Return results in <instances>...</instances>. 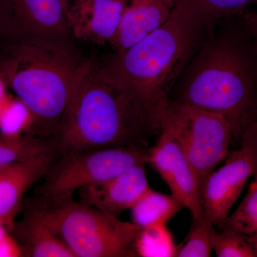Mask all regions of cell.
I'll list each match as a JSON object with an SVG mask.
<instances>
[{
	"label": "cell",
	"mask_w": 257,
	"mask_h": 257,
	"mask_svg": "<svg viewBox=\"0 0 257 257\" xmlns=\"http://www.w3.org/2000/svg\"><path fill=\"white\" fill-rule=\"evenodd\" d=\"M170 102L222 115L236 140L257 119V49L241 15L206 37L172 89Z\"/></svg>",
	"instance_id": "6da1fadb"
},
{
	"label": "cell",
	"mask_w": 257,
	"mask_h": 257,
	"mask_svg": "<svg viewBox=\"0 0 257 257\" xmlns=\"http://www.w3.org/2000/svg\"><path fill=\"white\" fill-rule=\"evenodd\" d=\"M162 122L133 93L109 77L96 57L74 89L51 138L59 156L116 148H148Z\"/></svg>",
	"instance_id": "7a4b0ae2"
},
{
	"label": "cell",
	"mask_w": 257,
	"mask_h": 257,
	"mask_svg": "<svg viewBox=\"0 0 257 257\" xmlns=\"http://www.w3.org/2000/svg\"><path fill=\"white\" fill-rule=\"evenodd\" d=\"M79 45L0 43V75L30 109L28 134L55 135L74 89L94 60Z\"/></svg>",
	"instance_id": "3957f363"
},
{
	"label": "cell",
	"mask_w": 257,
	"mask_h": 257,
	"mask_svg": "<svg viewBox=\"0 0 257 257\" xmlns=\"http://www.w3.org/2000/svg\"><path fill=\"white\" fill-rule=\"evenodd\" d=\"M209 32L174 10L156 31L123 52L96 59L101 68L138 96L163 121L170 106V94L189 61Z\"/></svg>",
	"instance_id": "277c9868"
},
{
	"label": "cell",
	"mask_w": 257,
	"mask_h": 257,
	"mask_svg": "<svg viewBox=\"0 0 257 257\" xmlns=\"http://www.w3.org/2000/svg\"><path fill=\"white\" fill-rule=\"evenodd\" d=\"M23 209L47 224L75 257H136L141 228L83 204L73 194L55 198L35 196Z\"/></svg>",
	"instance_id": "5b68a950"
},
{
	"label": "cell",
	"mask_w": 257,
	"mask_h": 257,
	"mask_svg": "<svg viewBox=\"0 0 257 257\" xmlns=\"http://www.w3.org/2000/svg\"><path fill=\"white\" fill-rule=\"evenodd\" d=\"M182 147L202 185L228 156L233 130L224 116L186 104L171 103L162 121Z\"/></svg>",
	"instance_id": "8992f818"
},
{
	"label": "cell",
	"mask_w": 257,
	"mask_h": 257,
	"mask_svg": "<svg viewBox=\"0 0 257 257\" xmlns=\"http://www.w3.org/2000/svg\"><path fill=\"white\" fill-rule=\"evenodd\" d=\"M145 147H116L60 155L35 189V196L62 197L116 177L137 165H146Z\"/></svg>",
	"instance_id": "52a82bcc"
},
{
	"label": "cell",
	"mask_w": 257,
	"mask_h": 257,
	"mask_svg": "<svg viewBox=\"0 0 257 257\" xmlns=\"http://www.w3.org/2000/svg\"><path fill=\"white\" fill-rule=\"evenodd\" d=\"M38 42L79 45L61 0H0V43Z\"/></svg>",
	"instance_id": "ba28073f"
},
{
	"label": "cell",
	"mask_w": 257,
	"mask_h": 257,
	"mask_svg": "<svg viewBox=\"0 0 257 257\" xmlns=\"http://www.w3.org/2000/svg\"><path fill=\"white\" fill-rule=\"evenodd\" d=\"M168 185L172 195L190 211L192 218L203 216L197 176L175 139L162 128L155 145L150 147L148 161Z\"/></svg>",
	"instance_id": "9c48e42d"
},
{
	"label": "cell",
	"mask_w": 257,
	"mask_h": 257,
	"mask_svg": "<svg viewBox=\"0 0 257 257\" xmlns=\"http://www.w3.org/2000/svg\"><path fill=\"white\" fill-rule=\"evenodd\" d=\"M64 19L74 41L111 47L126 0H61Z\"/></svg>",
	"instance_id": "30bf717a"
},
{
	"label": "cell",
	"mask_w": 257,
	"mask_h": 257,
	"mask_svg": "<svg viewBox=\"0 0 257 257\" xmlns=\"http://www.w3.org/2000/svg\"><path fill=\"white\" fill-rule=\"evenodd\" d=\"M253 173L254 167L244 150L229 153L224 165L213 171L199 187L203 215L214 226L224 220Z\"/></svg>",
	"instance_id": "8fae6325"
},
{
	"label": "cell",
	"mask_w": 257,
	"mask_h": 257,
	"mask_svg": "<svg viewBox=\"0 0 257 257\" xmlns=\"http://www.w3.org/2000/svg\"><path fill=\"white\" fill-rule=\"evenodd\" d=\"M55 150L24 162L0 167V221L10 230L24 208L25 196L58 158Z\"/></svg>",
	"instance_id": "7c38bea8"
},
{
	"label": "cell",
	"mask_w": 257,
	"mask_h": 257,
	"mask_svg": "<svg viewBox=\"0 0 257 257\" xmlns=\"http://www.w3.org/2000/svg\"><path fill=\"white\" fill-rule=\"evenodd\" d=\"M150 189L145 165L142 164L104 182L79 189V201L118 216L126 209H131Z\"/></svg>",
	"instance_id": "4fadbf2b"
},
{
	"label": "cell",
	"mask_w": 257,
	"mask_h": 257,
	"mask_svg": "<svg viewBox=\"0 0 257 257\" xmlns=\"http://www.w3.org/2000/svg\"><path fill=\"white\" fill-rule=\"evenodd\" d=\"M172 0H126L119 28L111 48L123 52L156 31L175 10Z\"/></svg>",
	"instance_id": "5bb4252c"
},
{
	"label": "cell",
	"mask_w": 257,
	"mask_h": 257,
	"mask_svg": "<svg viewBox=\"0 0 257 257\" xmlns=\"http://www.w3.org/2000/svg\"><path fill=\"white\" fill-rule=\"evenodd\" d=\"M10 232L20 246L22 256L75 257L47 224L28 211L21 220L15 221Z\"/></svg>",
	"instance_id": "9a60e30c"
},
{
	"label": "cell",
	"mask_w": 257,
	"mask_h": 257,
	"mask_svg": "<svg viewBox=\"0 0 257 257\" xmlns=\"http://www.w3.org/2000/svg\"><path fill=\"white\" fill-rule=\"evenodd\" d=\"M175 9L187 15L209 33L221 24L236 18L257 0H172Z\"/></svg>",
	"instance_id": "2e32d148"
},
{
	"label": "cell",
	"mask_w": 257,
	"mask_h": 257,
	"mask_svg": "<svg viewBox=\"0 0 257 257\" xmlns=\"http://www.w3.org/2000/svg\"><path fill=\"white\" fill-rule=\"evenodd\" d=\"M184 208L173 195L150 189L131 208L133 223L141 229L167 223Z\"/></svg>",
	"instance_id": "e0dca14e"
},
{
	"label": "cell",
	"mask_w": 257,
	"mask_h": 257,
	"mask_svg": "<svg viewBox=\"0 0 257 257\" xmlns=\"http://www.w3.org/2000/svg\"><path fill=\"white\" fill-rule=\"evenodd\" d=\"M52 150L55 148L50 139L28 133L20 136L0 133V167L31 160Z\"/></svg>",
	"instance_id": "ac0fdd59"
},
{
	"label": "cell",
	"mask_w": 257,
	"mask_h": 257,
	"mask_svg": "<svg viewBox=\"0 0 257 257\" xmlns=\"http://www.w3.org/2000/svg\"><path fill=\"white\" fill-rule=\"evenodd\" d=\"M253 177L248 192L239 205L215 227L234 229L257 242V173H253Z\"/></svg>",
	"instance_id": "d6986e66"
},
{
	"label": "cell",
	"mask_w": 257,
	"mask_h": 257,
	"mask_svg": "<svg viewBox=\"0 0 257 257\" xmlns=\"http://www.w3.org/2000/svg\"><path fill=\"white\" fill-rule=\"evenodd\" d=\"M138 256L177 257L178 246L167 224H157L141 229L137 239Z\"/></svg>",
	"instance_id": "ffe728a7"
},
{
	"label": "cell",
	"mask_w": 257,
	"mask_h": 257,
	"mask_svg": "<svg viewBox=\"0 0 257 257\" xmlns=\"http://www.w3.org/2000/svg\"><path fill=\"white\" fill-rule=\"evenodd\" d=\"M214 229V223L205 216L199 219L193 218L188 234L183 242L178 245L177 257L211 256Z\"/></svg>",
	"instance_id": "44dd1931"
},
{
	"label": "cell",
	"mask_w": 257,
	"mask_h": 257,
	"mask_svg": "<svg viewBox=\"0 0 257 257\" xmlns=\"http://www.w3.org/2000/svg\"><path fill=\"white\" fill-rule=\"evenodd\" d=\"M32 116L28 106L16 95L8 94L0 103V133L20 136L28 133Z\"/></svg>",
	"instance_id": "7402d4cb"
},
{
	"label": "cell",
	"mask_w": 257,
	"mask_h": 257,
	"mask_svg": "<svg viewBox=\"0 0 257 257\" xmlns=\"http://www.w3.org/2000/svg\"><path fill=\"white\" fill-rule=\"evenodd\" d=\"M213 251L218 257H257V242L234 229H214Z\"/></svg>",
	"instance_id": "603a6c76"
},
{
	"label": "cell",
	"mask_w": 257,
	"mask_h": 257,
	"mask_svg": "<svg viewBox=\"0 0 257 257\" xmlns=\"http://www.w3.org/2000/svg\"><path fill=\"white\" fill-rule=\"evenodd\" d=\"M241 147L246 152L254 167V173H257V119L248 125L244 130L241 139Z\"/></svg>",
	"instance_id": "cb8c5ba5"
},
{
	"label": "cell",
	"mask_w": 257,
	"mask_h": 257,
	"mask_svg": "<svg viewBox=\"0 0 257 257\" xmlns=\"http://www.w3.org/2000/svg\"><path fill=\"white\" fill-rule=\"evenodd\" d=\"M241 18L251 34L257 49V10L254 11L246 10L241 15Z\"/></svg>",
	"instance_id": "d4e9b609"
},
{
	"label": "cell",
	"mask_w": 257,
	"mask_h": 257,
	"mask_svg": "<svg viewBox=\"0 0 257 257\" xmlns=\"http://www.w3.org/2000/svg\"><path fill=\"white\" fill-rule=\"evenodd\" d=\"M8 84L5 82L4 79L3 78L1 75H0V103L4 100L5 98L8 96Z\"/></svg>",
	"instance_id": "484cf974"
},
{
	"label": "cell",
	"mask_w": 257,
	"mask_h": 257,
	"mask_svg": "<svg viewBox=\"0 0 257 257\" xmlns=\"http://www.w3.org/2000/svg\"><path fill=\"white\" fill-rule=\"evenodd\" d=\"M10 234V230L4 223L0 221V245Z\"/></svg>",
	"instance_id": "4316f807"
}]
</instances>
